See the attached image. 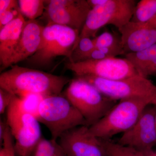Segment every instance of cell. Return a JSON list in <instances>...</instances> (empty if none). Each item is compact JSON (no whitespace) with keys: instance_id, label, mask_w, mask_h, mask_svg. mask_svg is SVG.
Segmentation results:
<instances>
[{"instance_id":"cell-1","label":"cell","mask_w":156,"mask_h":156,"mask_svg":"<svg viewBox=\"0 0 156 156\" xmlns=\"http://www.w3.org/2000/svg\"><path fill=\"white\" fill-rule=\"evenodd\" d=\"M70 80L64 76L14 65L0 75V88L19 98L30 95L46 97L61 94Z\"/></svg>"},{"instance_id":"cell-2","label":"cell","mask_w":156,"mask_h":156,"mask_svg":"<svg viewBox=\"0 0 156 156\" xmlns=\"http://www.w3.org/2000/svg\"><path fill=\"white\" fill-rule=\"evenodd\" d=\"M36 117L48 128L51 139L54 140L73 128L87 126L80 112L61 94L44 97L39 104Z\"/></svg>"},{"instance_id":"cell-3","label":"cell","mask_w":156,"mask_h":156,"mask_svg":"<svg viewBox=\"0 0 156 156\" xmlns=\"http://www.w3.org/2000/svg\"><path fill=\"white\" fill-rule=\"evenodd\" d=\"M63 95L80 112L88 127L102 119L117 103L90 83L77 77L71 80Z\"/></svg>"},{"instance_id":"cell-4","label":"cell","mask_w":156,"mask_h":156,"mask_svg":"<svg viewBox=\"0 0 156 156\" xmlns=\"http://www.w3.org/2000/svg\"><path fill=\"white\" fill-rule=\"evenodd\" d=\"M149 105H152L150 101L143 98L120 100L102 119L89 127V130L101 139L109 140L132 128Z\"/></svg>"},{"instance_id":"cell-5","label":"cell","mask_w":156,"mask_h":156,"mask_svg":"<svg viewBox=\"0 0 156 156\" xmlns=\"http://www.w3.org/2000/svg\"><path fill=\"white\" fill-rule=\"evenodd\" d=\"M6 122L14 137L16 156H31L42 137L40 123L15 95L7 109Z\"/></svg>"},{"instance_id":"cell-6","label":"cell","mask_w":156,"mask_h":156,"mask_svg":"<svg viewBox=\"0 0 156 156\" xmlns=\"http://www.w3.org/2000/svg\"><path fill=\"white\" fill-rule=\"evenodd\" d=\"M80 34V31L68 27L49 23L44 27L38 49L26 59L27 64L43 67L58 56H66L69 59Z\"/></svg>"},{"instance_id":"cell-7","label":"cell","mask_w":156,"mask_h":156,"mask_svg":"<svg viewBox=\"0 0 156 156\" xmlns=\"http://www.w3.org/2000/svg\"><path fill=\"white\" fill-rule=\"evenodd\" d=\"M136 4L134 0H107L104 5L91 9L72 52L81 39L95 38L105 26L112 25L119 30L130 22Z\"/></svg>"},{"instance_id":"cell-8","label":"cell","mask_w":156,"mask_h":156,"mask_svg":"<svg viewBox=\"0 0 156 156\" xmlns=\"http://www.w3.org/2000/svg\"><path fill=\"white\" fill-rule=\"evenodd\" d=\"M76 77L90 83L104 95L113 100L143 98L156 106V86L147 78L139 75L118 80H105L89 76Z\"/></svg>"},{"instance_id":"cell-9","label":"cell","mask_w":156,"mask_h":156,"mask_svg":"<svg viewBox=\"0 0 156 156\" xmlns=\"http://www.w3.org/2000/svg\"><path fill=\"white\" fill-rule=\"evenodd\" d=\"M65 68L73 73L76 77L92 76L111 80H122L138 75L131 62L125 58L68 62Z\"/></svg>"},{"instance_id":"cell-10","label":"cell","mask_w":156,"mask_h":156,"mask_svg":"<svg viewBox=\"0 0 156 156\" xmlns=\"http://www.w3.org/2000/svg\"><path fill=\"white\" fill-rule=\"evenodd\" d=\"M44 14L48 23L65 26L80 31L85 24L91 9L86 0L46 1Z\"/></svg>"},{"instance_id":"cell-11","label":"cell","mask_w":156,"mask_h":156,"mask_svg":"<svg viewBox=\"0 0 156 156\" xmlns=\"http://www.w3.org/2000/svg\"><path fill=\"white\" fill-rule=\"evenodd\" d=\"M58 139L67 156H107L102 140L92 134L88 126L73 128Z\"/></svg>"},{"instance_id":"cell-12","label":"cell","mask_w":156,"mask_h":156,"mask_svg":"<svg viewBox=\"0 0 156 156\" xmlns=\"http://www.w3.org/2000/svg\"><path fill=\"white\" fill-rule=\"evenodd\" d=\"M156 106L146 108L134 126L123 133L118 143L143 151L156 145Z\"/></svg>"},{"instance_id":"cell-13","label":"cell","mask_w":156,"mask_h":156,"mask_svg":"<svg viewBox=\"0 0 156 156\" xmlns=\"http://www.w3.org/2000/svg\"><path fill=\"white\" fill-rule=\"evenodd\" d=\"M119 30L125 55L144 50L156 44V16L146 22L130 21Z\"/></svg>"},{"instance_id":"cell-14","label":"cell","mask_w":156,"mask_h":156,"mask_svg":"<svg viewBox=\"0 0 156 156\" xmlns=\"http://www.w3.org/2000/svg\"><path fill=\"white\" fill-rule=\"evenodd\" d=\"M44 27L36 20L26 21L11 58V66L26 60L36 53L41 43Z\"/></svg>"},{"instance_id":"cell-15","label":"cell","mask_w":156,"mask_h":156,"mask_svg":"<svg viewBox=\"0 0 156 156\" xmlns=\"http://www.w3.org/2000/svg\"><path fill=\"white\" fill-rule=\"evenodd\" d=\"M26 21L20 13L17 18L0 29L1 71L11 66V58Z\"/></svg>"},{"instance_id":"cell-16","label":"cell","mask_w":156,"mask_h":156,"mask_svg":"<svg viewBox=\"0 0 156 156\" xmlns=\"http://www.w3.org/2000/svg\"><path fill=\"white\" fill-rule=\"evenodd\" d=\"M125 55V58L131 62L138 74L144 77L147 68L156 58V44L141 51Z\"/></svg>"},{"instance_id":"cell-17","label":"cell","mask_w":156,"mask_h":156,"mask_svg":"<svg viewBox=\"0 0 156 156\" xmlns=\"http://www.w3.org/2000/svg\"><path fill=\"white\" fill-rule=\"evenodd\" d=\"M156 16V0H141L136 4L131 22H147Z\"/></svg>"},{"instance_id":"cell-18","label":"cell","mask_w":156,"mask_h":156,"mask_svg":"<svg viewBox=\"0 0 156 156\" xmlns=\"http://www.w3.org/2000/svg\"><path fill=\"white\" fill-rule=\"evenodd\" d=\"M18 3L20 13L28 20H36L44 12L45 1L19 0Z\"/></svg>"},{"instance_id":"cell-19","label":"cell","mask_w":156,"mask_h":156,"mask_svg":"<svg viewBox=\"0 0 156 156\" xmlns=\"http://www.w3.org/2000/svg\"><path fill=\"white\" fill-rule=\"evenodd\" d=\"M63 152L64 151L57 140L42 137L31 156H56Z\"/></svg>"},{"instance_id":"cell-20","label":"cell","mask_w":156,"mask_h":156,"mask_svg":"<svg viewBox=\"0 0 156 156\" xmlns=\"http://www.w3.org/2000/svg\"><path fill=\"white\" fill-rule=\"evenodd\" d=\"M107 156H144L141 151L119 144L109 140H103Z\"/></svg>"},{"instance_id":"cell-21","label":"cell","mask_w":156,"mask_h":156,"mask_svg":"<svg viewBox=\"0 0 156 156\" xmlns=\"http://www.w3.org/2000/svg\"><path fill=\"white\" fill-rule=\"evenodd\" d=\"M95 48L93 40L91 38L85 37L81 39L73 50L69 58V62L84 61L86 56Z\"/></svg>"},{"instance_id":"cell-22","label":"cell","mask_w":156,"mask_h":156,"mask_svg":"<svg viewBox=\"0 0 156 156\" xmlns=\"http://www.w3.org/2000/svg\"><path fill=\"white\" fill-rule=\"evenodd\" d=\"M92 40L95 48L97 49H122L121 37H119L110 32H104Z\"/></svg>"},{"instance_id":"cell-23","label":"cell","mask_w":156,"mask_h":156,"mask_svg":"<svg viewBox=\"0 0 156 156\" xmlns=\"http://www.w3.org/2000/svg\"><path fill=\"white\" fill-rule=\"evenodd\" d=\"M1 146L0 156H17L14 149V137L8 126L6 128L2 144Z\"/></svg>"},{"instance_id":"cell-24","label":"cell","mask_w":156,"mask_h":156,"mask_svg":"<svg viewBox=\"0 0 156 156\" xmlns=\"http://www.w3.org/2000/svg\"><path fill=\"white\" fill-rule=\"evenodd\" d=\"M20 14L19 6L0 13V29L17 18Z\"/></svg>"},{"instance_id":"cell-25","label":"cell","mask_w":156,"mask_h":156,"mask_svg":"<svg viewBox=\"0 0 156 156\" xmlns=\"http://www.w3.org/2000/svg\"><path fill=\"white\" fill-rule=\"evenodd\" d=\"M14 95L0 88V114L2 115L10 105Z\"/></svg>"},{"instance_id":"cell-26","label":"cell","mask_w":156,"mask_h":156,"mask_svg":"<svg viewBox=\"0 0 156 156\" xmlns=\"http://www.w3.org/2000/svg\"><path fill=\"white\" fill-rule=\"evenodd\" d=\"M18 1L15 0H0V13L3 11L18 7Z\"/></svg>"},{"instance_id":"cell-27","label":"cell","mask_w":156,"mask_h":156,"mask_svg":"<svg viewBox=\"0 0 156 156\" xmlns=\"http://www.w3.org/2000/svg\"><path fill=\"white\" fill-rule=\"evenodd\" d=\"M7 126L8 125L6 121L4 122L2 120H0V144L1 145L2 144Z\"/></svg>"},{"instance_id":"cell-28","label":"cell","mask_w":156,"mask_h":156,"mask_svg":"<svg viewBox=\"0 0 156 156\" xmlns=\"http://www.w3.org/2000/svg\"><path fill=\"white\" fill-rule=\"evenodd\" d=\"M107 0H87V2L91 9L104 5Z\"/></svg>"},{"instance_id":"cell-29","label":"cell","mask_w":156,"mask_h":156,"mask_svg":"<svg viewBox=\"0 0 156 156\" xmlns=\"http://www.w3.org/2000/svg\"><path fill=\"white\" fill-rule=\"evenodd\" d=\"M141 151L142 152L144 156H156V151L154 150L153 149H147Z\"/></svg>"},{"instance_id":"cell-30","label":"cell","mask_w":156,"mask_h":156,"mask_svg":"<svg viewBox=\"0 0 156 156\" xmlns=\"http://www.w3.org/2000/svg\"><path fill=\"white\" fill-rule=\"evenodd\" d=\"M56 156H67V155H66V154L65 153H64V152H63L58 154Z\"/></svg>"},{"instance_id":"cell-31","label":"cell","mask_w":156,"mask_h":156,"mask_svg":"<svg viewBox=\"0 0 156 156\" xmlns=\"http://www.w3.org/2000/svg\"><path fill=\"white\" fill-rule=\"evenodd\" d=\"M155 123H156V106L155 116Z\"/></svg>"}]
</instances>
